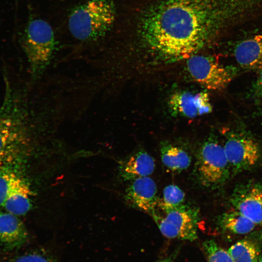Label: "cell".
<instances>
[{
	"mask_svg": "<svg viewBox=\"0 0 262 262\" xmlns=\"http://www.w3.org/2000/svg\"><path fill=\"white\" fill-rule=\"evenodd\" d=\"M249 9V0H164L144 13L140 34L165 58H188L243 23Z\"/></svg>",
	"mask_w": 262,
	"mask_h": 262,
	"instance_id": "obj_1",
	"label": "cell"
},
{
	"mask_svg": "<svg viewBox=\"0 0 262 262\" xmlns=\"http://www.w3.org/2000/svg\"><path fill=\"white\" fill-rule=\"evenodd\" d=\"M26 120L17 97L7 88L0 108V172L13 170L26 143Z\"/></svg>",
	"mask_w": 262,
	"mask_h": 262,
	"instance_id": "obj_2",
	"label": "cell"
},
{
	"mask_svg": "<svg viewBox=\"0 0 262 262\" xmlns=\"http://www.w3.org/2000/svg\"><path fill=\"white\" fill-rule=\"evenodd\" d=\"M115 18L114 4L110 0H89L70 13L68 21L70 32L82 41L96 40L105 35Z\"/></svg>",
	"mask_w": 262,
	"mask_h": 262,
	"instance_id": "obj_3",
	"label": "cell"
},
{
	"mask_svg": "<svg viewBox=\"0 0 262 262\" xmlns=\"http://www.w3.org/2000/svg\"><path fill=\"white\" fill-rule=\"evenodd\" d=\"M21 46L33 78L40 76L49 65L55 46L51 26L41 19L30 21L21 38Z\"/></svg>",
	"mask_w": 262,
	"mask_h": 262,
	"instance_id": "obj_4",
	"label": "cell"
},
{
	"mask_svg": "<svg viewBox=\"0 0 262 262\" xmlns=\"http://www.w3.org/2000/svg\"><path fill=\"white\" fill-rule=\"evenodd\" d=\"M230 171L224 146L214 139H208L196 155L194 174L197 182L207 188H219L229 179Z\"/></svg>",
	"mask_w": 262,
	"mask_h": 262,
	"instance_id": "obj_5",
	"label": "cell"
},
{
	"mask_svg": "<svg viewBox=\"0 0 262 262\" xmlns=\"http://www.w3.org/2000/svg\"><path fill=\"white\" fill-rule=\"evenodd\" d=\"M160 208L164 216L156 211L151 215L164 236L190 241L197 238L199 216L196 207L183 203L173 207Z\"/></svg>",
	"mask_w": 262,
	"mask_h": 262,
	"instance_id": "obj_6",
	"label": "cell"
},
{
	"mask_svg": "<svg viewBox=\"0 0 262 262\" xmlns=\"http://www.w3.org/2000/svg\"><path fill=\"white\" fill-rule=\"evenodd\" d=\"M186 66L192 79L209 90L224 89L235 75L231 67L223 66L209 56L193 55L187 60Z\"/></svg>",
	"mask_w": 262,
	"mask_h": 262,
	"instance_id": "obj_7",
	"label": "cell"
},
{
	"mask_svg": "<svg viewBox=\"0 0 262 262\" xmlns=\"http://www.w3.org/2000/svg\"><path fill=\"white\" fill-rule=\"evenodd\" d=\"M224 148L230 170L234 173L254 166L261 157L258 143L250 136L242 133L230 134Z\"/></svg>",
	"mask_w": 262,
	"mask_h": 262,
	"instance_id": "obj_8",
	"label": "cell"
},
{
	"mask_svg": "<svg viewBox=\"0 0 262 262\" xmlns=\"http://www.w3.org/2000/svg\"><path fill=\"white\" fill-rule=\"evenodd\" d=\"M232 208L255 224L262 225V184L248 182L237 186L230 198Z\"/></svg>",
	"mask_w": 262,
	"mask_h": 262,
	"instance_id": "obj_9",
	"label": "cell"
},
{
	"mask_svg": "<svg viewBox=\"0 0 262 262\" xmlns=\"http://www.w3.org/2000/svg\"><path fill=\"white\" fill-rule=\"evenodd\" d=\"M169 105L174 114L188 118H194L212 111L209 95L204 92H176L170 97Z\"/></svg>",
	"mask_w": 262,
	"mask_h": 262,
	"instance_id": "obj_10",
	"label": "cell"
},
{
	"mask_svg": "<svg viewBox=\"0 0 262 262\" xmlns=\"http://www.w3.org/2000/svg\"><path fill=\"white\" fill-rule=\"evenodd\" d=\"M157 192L156 184L151 178L141 177L132 180L126 189L125 197L134 208L151 214L158 205Z\"/></svg>",
	"mask_w": 262,
	"mask_h": 262,
	"instance_id": "obj_11",
	"label": "cell"
},
{
	"mask_svg": "<svg viewBox=\"0 0 262 262\" xmlns=\"http://www.w3.org/2000/svg\"><path fill=\"white\" fill-rule=\"evenodd\" d=\"M233 52L236 62L243 68L259 71L262 69V33L239 41Z\"/></svg>",
	"mask_w": 262,
	"mask_h": 262,
	"instance_id": "obj_12",
	"label": "cell"
},
{
	"mask_svg": "<svg viewBox=\"0 0 262 262\" xmlns=\"http://www.w3.org/2000/svg\"><path fill=\"white\" fill-rule=\"evenodd\" d=\"M28 232L17 215L10 213H0V243L8 250L18 247L25 243Z\"/></svg>",
	"mask_w": 262,
	"mask_h": 262,
	"instance_id": "obj_13",
	"label": "cell"
},
{
	"mask_svg": "<svg viewBox=\"0 0 262 262\" xmlns=\"http://www.w3.org/2000/svg\"><path fill=\"white\" fill-rule=\"evenodd\" d=\"M31 191L25 181L18 176L15 181L3 207L16 215H22L31 207Z\"/></svg>",
	"mask_w": 262,
	"mask_h": 262,
	"instance_id": "obj_14",
	"label": "cell"
},
{
	"mask_svg": "<svg viewBox=\"0 0 262 262\" xmlns=\"http://www.w3.org/2000/svg\"><path fill=\"white\" fill-rule=\"evenodd\" d=\"M155 168L153 158L147 152L140 151L131 156L124 164L121 169V175L126 180L147 177L151 174Z\"/></svg>",
	"mask_w": 262,
	"mask_h": 262,
	"instance_id": "obj_15",
	"label": "cell"
},
{
	"mask_svg": "<svg viewBox=\"0 0 262 262\" xmlns=\"http://www.w3.org/2000/svg\"><path fill=\"white\" fill-rule=\"evenodd\" d=\"M217 221L218 225L223 230L239 235L250 233L257 226L252 221L233 208L221 214Z\"/></svg>",
	"mask_w": 262,
	"mask_h": 262,
	"instance_id": "obj_16",
	"label": "cell"
},
{
	"mask_svg": "<svg viewBox=\"0 0 262 262\" xmlns=\"http://www.w3.org/2000/svg\"><path fill=\"white\" fill-rule=\"evenodd\" d=\"M161 156L164 165L173 171L185 170L191 163V157L185 150L171 144H165L162 146Z\"/></svg>",
	"mask_w": 262,
	"mask_h": 262,
	"instance_id": "obj_17",
	"label": "cell"
},
{
	"mask_svg": "<svg viewBox=\"0 0 262 262\" xmlns=\"http://www.w3.org/2000/svg\"><path fill=\"white\" fill-rule=\"evenodd\" d=\"M233 262H258L260 247L254 238L247 237L233 245L228 249Z\"/></svg>",
	"mask_w": 262,
	"mask_h": 262,
	"instance_id": "obj_18",
	"label": "cell"
},
{
	"mask_svg": "<svg viewBox=\"0 0 262 262\" xmlns=\"http://www.w3.org/2000/svg\"><path fill=\"white\" fill-rule=\"evenodd\" d=\"M203 247L208 262H233L228 251L213 240L204 242Z\"/></svg>",
	"mask_w": 262,
	"mask_h": 262,
	"instance_id": "obj_19",
	"label": "cell"
},
{
	"mask_svg": "<svg viewBox=\"0 0 262 262\" xmlns=\"http://www.w3.org/2000/svg\"><path fill=\"white\" fill-rule=\"evenodd\" d=\"M185 194L178 186L170 184L163 191V198L159 203L160 207H173L183 204Z\"/></svg>",
	"mask_w": 262,
	"mask_h": 262,
	"instance_id": "obj_20",
	"label": "cell"
},
{
	"mask_svg": "<svg viewBox=\"0 0 262 262\" xmlns=\"http://www.w3.org/2000/svg\"><path fill=\"white\" fill-rule=\"evenodd\" d=\"M17 177L14 170L0 172V207L4 206L8 194Z\"/></svg>",
	"mask_w": 262,
	"mask_h": 262,
	"instance_id": "obj_21",
	"label": "cell"
},
{
	"mask_svg": "<svg viewBox=\"0 0 262 262\" xmlns=\"http://www.w3.org/2000/svg\"><path fill=\"white\" fill-rule=\"evenodd\" d=\"M14 262H55L49 256L39 252H31L17 257Z\"/></svg>",
	"mask_w": 262,
	"mask_h": 262,
	"instance_id": "obj_22",
	"label": "cell"
},
{
	"mask_svg": "<svg viewBox=\"0 0 262 262\" xmlns=\"http://www.w3.org/2000/svg\"><path fill=\"white\" fill-rule=\"evenodd\" d=\"M255 90L258 95L262 98V69L259 70L255 83Z\"/></svg>",
	"mask_w": 262,
	"mask_h": 262,
	"instance_id": "obj_23",
	"label": "cell"
},
{
	"mask_svg": "<svg viewBox=\"0 0 262 262\" xmlns=\"http://www.w3.org/2000/svg\"><path fill=\"white\" fill-rule=\"evenodd\" d=\"M177 253L178 251L176 250L169 256L163 259H162L158 262H174L177 256Z\"/></svg>",
	"mask_w": 262,
	"mask_h": 262,
	"instance_id": "obj_24",
	"label": "cell"
},
{
	"mask_svg": "<svg viewBox=\"0 0 262 262\" xmlns=\"http://www.w3.org/2000/svg\"><path fill=\"white\" fill-rule=\"evenodd\" d=\"M258 262H262V255H260L259 260H258Z\"/></svg>",
	"mask_w": 262,
	"mask_h": 262,
	"instance_id": "obj_25",
	"label": "cell"
}]
</instances>
